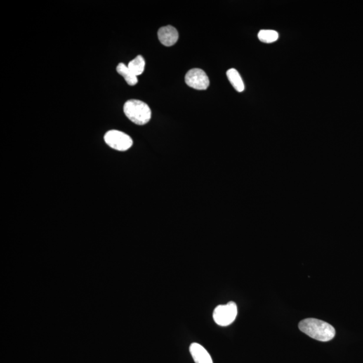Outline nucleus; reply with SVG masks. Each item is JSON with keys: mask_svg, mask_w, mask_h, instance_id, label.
<instances>
[{"mask_svg": "<svg viewBox=\"0 0 363 363\" xmlns=\"http://www.w3.org/2000/svg\"><path fill=\"white\" fill-rule=\"evenodd\" d=\"M299 328L313 339L321 342L330 341L336 334V331L332 326L315 318L303 319L299 324Z\"/></svg>", "mask_w": 363, "mask_h": 363, "instance_id": "1", "label": "nucleus"}, {"mask_svg": "<svg viewBox=\"0 0 363 363\" xmlns=\"http://www.w3.org/2000/svg\"><path fill=\"white\" fill-rule=\"evenodd\" d=\"M123 110L126 117L136 125L147 124L152 118V111L149 105L140 100H128L124 104Z\"/></svg>", "mask_w": 363, "mask_h": 363, "instance_id": "2", "label": "nucleus"}, {"mask_svg": "<svg viewBox=\"0 0 363 363\" xmlns=\"http://www.w3.org/2000/svg\"><path fill=\"white\" fill-rule=\"evenodd\" d=\"M237 315V307L235 302L230 301L225 305L215 307L213 317L215 322L220 326H227L235 321Z\"/></svg>", "mask_w": 363, "mask_h": 363, "instance_id": "3", "label": "nucleus"}, {"mask_svg": "<svg viewBox=\"0 0 363 363\" xmlns=\"http://www.w3.org/2000/svg\"><path fill=\"white\" fill-rule=\"evenodd\" d=\"M104 142L111 148L119 152H125L133 145L131 137L118 130H110L104 135Z\"/></svg>", "mask_w": 363, "mask_h": 363, "instance_id": "4", "label": "nucleus"}, {"mask_svg": "<svg viewBox=\"0 0 363 363\" xmlns=\"http://www.w3.org/2000/svg\"><path fill=\"white\" fill-rule=\"evenodd\" d=\"M186 83L194 89L206 90L209 86V79L203 69L194 68L190 69L185 76Z\"/></svg>", "mask_w": 363, "mask_h": 363, "instance_id": "5", "label": "nucleus"}, {"mask_svg": "<svg viewBox=\"0 0 363 363\" xmlns=\"http://www.w3.org/2000/svg\"><path fill=\"white\" fill-rule=\"evenodd\" d=\"M158 39L164 46L171 47L178 40V32L174 27L166 26L161 27L158 32Z\"/></svg>", "mask_w": 363, "mask_h": 363, "instance_id": "6", "label": "nucleus"}, {"mask_svg": "<svg viewBox=\"0 0 363 363\" xmlns=\"http://www.w3.org/2000/svg\"><path fill=\"white\" fill-rule=\"evenodd\" d=\"M190 352L195 363H213L209 353L199 344H191Z\"/></svg>", "mask_w": 363, "mask_h": 363, "instance_id": "7", "label": "nucleus"}, {"mask_svg": "<svg viewBox=\"0 0 363 363\" xmlns=\"http://www.w3.org/2000/svg\"><path fill=\"white\" fill-rule=\"evenodd\" d=\"M227 76L233 87L238 93H242L245 89L244 81L239 72L236 69H229L227 72Z\"/></svg>", "mask_w": 363, "mask_h": 363, "instance_id": "8", "label": "nucleus"}, {"mask_svg": "<svg viewBox=\"0 0 363 363\" xmlns=\"http://www.w3.org/2000/svg\"><path fill=\"white\" fill-rule=\"evenodd\" d=\"M116 71L121 76L125 78V81L129 86H135L138 82L137 76H135L131 69L128 68V66L125 64L121 63L116 67Z\"/></svg>", "mask_w": 363, "mask_h": 363, "instance_id": "9", "label": "nucleus"}, {"mask_svg": "<svg viewBox=\"0 0 363 363\" xmlns=\"http://www.w3.org/2000/svg\"><path fill=\"white\" fill-rule=\"evenodd\" d=\"M128 67L135 76H140L145 70V62L142 55H138L128 64Z\"/></svg>", "mask_w": 363, "mask_h": 363, "instance_id": "10", "label": "nucleus"}, {"mask_svg": "<svg viewBox=\"0 0 363 363\" xmlns=\"http://www.w3.org/2000/svg\"><path fill=\"white\" fill-rule=\"evenodd\" d=\"M258 37L262 43H272L277 41L279 34L273 30H261L258 33Z\"/></svg>", "mask_w": 363, "mask_h": 363, "instance_id": "11", "label": "nucleus"}]
</instances>
